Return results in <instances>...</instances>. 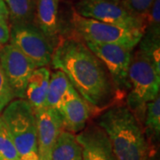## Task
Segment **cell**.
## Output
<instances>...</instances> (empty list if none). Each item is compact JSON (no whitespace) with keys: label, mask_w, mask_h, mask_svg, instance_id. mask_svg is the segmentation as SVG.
I'll use <instances>...</instances> for the list:
<instances>
[{"label":"cell","mask_w":160,"mask_h":160,"mask_svg":"<svg viewBox=\"0 0 160 160\" xmlns=\"http://www.w3.org/2000/svg\"><path fill=\"white\" fill-rule=\"evenodd\" d=\"M51 64L66 75L92 110H101L113 101L116 89L107 69L81 40L60 37Z\"/></svg>","instance_id":"6da1fadb"},{"label":"cell","mask_w":160,"mask_h":160,"mask_svg":"<svg viewBox=\"0 0 160 160\" xmlns=\"http://www.w3.org/2000/svg\"><path fill=\"white\" fill-rule=\"evenodd\" d=\"M96 124L109 138L117 160H149V143L142 123L126 106L106 109Z\"/></svg>","instance_id":"7a4b0ae2"},{"label":"cell","mask_w":160,"mask_h":160,"mask_svg":"<svg viewBox=\"0 0 160 160\" xmlns=\"http://www.w3.org/2000/svg\"><path fill=\"white\" fill-rule=\"evenodd\" d=\"M126 90L127 108L140 122L143 121L146 105L159 95L160 71L139 49L132 54Z\"/></svg>","instance_id":"3957f363"},{"label":"cell","mask_w":160,"mask_h":160,"mask_svg":"<svg viewBox=\"0 0 160 160\" xmlns=\"http://www.w3.org/2000/svg\"><path fill=\"white\" fill-rule=\"evenodd\" d=\"M0 116L10 131L20 160H39L37 120L28 102L13 100Z\"/></svg>","instance_id":"277c9868"},{"label":"cell","mask_w":160,"mask_h":160,"mask_svg":"<svg viewBox=\"0 0 160 160\" xmlns=\"http://www.w3.org/2000/svg\"><path fill=\"white\" fill-rule=\"evenodd\" d=\"M70 22L76 39L84 43L117 44L134 49L143 36L142 30L126 29L78 14L73 9Z\"/></svg>","instance_id":"5b68a950"},{"label":"cell","mask_w":160,"mask_h":160,"mask_svg":"<svg viewBox=\"0 0 160 160\" xmlns=\"http://www.w3.org/2000/svg\"><path fill=\"white\" fill-rule=\"evenodd\" d=\"M9 43L30 59L37 68L51 63L54 46L34 23L12 24Z\"/></svg>","instance_id":"8992f818"},{"label":"cell","mask_w":160,"mask_h":160,"mask_svg":"<svg viewBox=\"0 0 160 160\" xmlns=\"http://www.w3.org/2000/svg\"><path fill=\"white\" fill-rule=\"evenodd\" d=\"M74 11L83 17L118 27L140 29L143 32L146 29L144 22L130 13L120 3L110 0H79Z\"/></svg>","instance_id":"52a82bcc"},{"label":"cell","mask_w":160,"mask_h":160,"mask_svg":"<svg viewBox=\"0 0 160 160\" xmlns=\"http://www.w3.org/2000/svg\"><path fill=\"white\" fill-rule=\"evenodd\" d=\"M85 44L103 63L115 89L118 92L126 90L127 76L133 49L117 44Z\"/></svg>","instance_id":"ba28073f"},{"label":"cell","mask_w":160,"mask_h":160,"mask_svg":"<svg viewBox=\"0 0 160 160\" xmlns=\"http://www.w3.org/2000/svg\"><path fill=\"white\" fill-rule=\"evenodd\" d=\"M0 66L17 99H25L35 63L10 43L0 47Z\"/></svg>","instance_id":"9c48e42d"},{"label":"cell","mask_w":160,"mask_h":160,"mask_svg":"<svg viewBox=\"0 0 160 160\" xmlns=\"http://www.w3.org/2000/svg\"><path fill=\"white\" fill-rule=\"evenodd\" d=\"M35 116L39 160H51L52 147L63 130L61 115L56 109L45 107L36 112Z\"/></svg>","instance_id":"30bf717a"},{"label":"cell","mask_w":160,"mask_h":160,"mask_svg":"<svg viewBox=\"0 0 160 160\" xmlns=\"http://www.w3.org/2000/svg\"><path fill=\"white\" fill-rule=\"evenodd\" d=\"M58 112L62 120L63 130L76 134L85 129L92 109L74 87L70 86Z\"/></svg>","instance_id":"8fae6325"},{"label":"cell","mask_w":160,"mask_h":160,"mask_svg":"<svg viewBox=\"0 0 160 160\" xmlns=\"http://www.w3.org/2000/svg\"><path fill=\"white\" fill-rule=\"evenodd\" d=\"M82 148V160H117L105 132L97 124H90L76 134Z\"/></svg>","instance_id":"7c38bea8"},{"label":"cell","mask_w":160,"mask_h":160,"mask_svg":"<svg viewBox=\"0 0 160 160\" xmlns=\"http://www.w3.org/2000/svg\"><path fill=\"white\" fill-rule=\"evenodd\" d=\"M33 23L53 46L60 38L59 0H35Z\"/></svg>","instance_id":"4fadbf2b"},{"label":"cell","mask_w":160,"mask_h":160,"mask_svg":"<svg viewBox=\"0 0 160 160\" xmlns=\"http://www.w3.org/2000/svg\"><path fill=\"white\" fill-rule=\"evenodd\" d=\"M50 76L51 72L47 67H40L35 69L29 78L25 100L28 102L34 113L46 107Z\"/></svg>","instance_id":"5bb4252c"},{"label":"cell","mask_w":160,"mask_h":160,"mask_svg":"<svg viewBox=\"0 0 160 160\" xmlns=\"http://www.w3.org/2000/svg\"><path fill=\"white\" fill-rule=\"evenodd\" d=\"M51 160H82V148L75 133L61 132L52 149Z\"/></svg>","instance_id":"9a60e30c"},{"label":"cell","mask_w":160,"mask_h":160,"mask_svg":"<svg viewBox=\"0 0 160 160\" xmlns=\"http://www.w3.org/2000/svg\"><path fill=\"white\" fill-rule=\"evenodd\" d=\"M70 86L68 78L61 70L52 73L46 94V107L58 110Z\"/></svg>","instance_id":"2e32d148"},{"label":"cell","mask_w":160,"mask_h":160,"mask_svg":"<svg viewBox=\"0 0 160 160\" xmlns=\"http://www.w3.org/2000/svg\"><path fill=\"white\" fill-rule=\"evenodd\" d=\"M9 12V20L14 23H33L35 0H4Z\"/></svg>","instance_id":"e0dca14e"},{"label":"cell","mask_w":160,"mask_h":160,"mask_svg":"<svg viewBox=\"0 0 160 160\" xmlns=\"http://www.w3.org/2000/svg\"><path fill=\"white\" fill-rule=\"evenodd\" d=\"M144 125L148 133L158 137L160 133V97L159 95L146 105ZM148 134V135H149Z\"/></svg>","instance_id":"ac0fdd59"},{"label":"cell","mask_w":160,"mask_h":160,"mask_svg":"<svg viewBox=\"0 0 160 160\" xmlns=\"http://www.w3.org/2000/svg\"><path fill=\"white\" fill-rule=\"evenodd\" d=\"M0 160H20L10 131L0 116Z\"/></svg>","instance_id":"d6986e66"},{"label":"cell","mask_w":160,"mask_h":160,"mask_svg":"<svg viewBox=\"0 0 160 160\" xmlns=\"http://www.w3.org/2000/svg\"><path fill=\"white\" fill-rule=\"evenodd\" d=\"M155 0H122L120 3L127 11L147 24V16Z\"/></svg>","instance_id":"ffe728a7"},{"label":"cell","mask_w":160,"mask_h":160,"mask_svg":"<svg viewBox=\"0 0 160 160\" xmlns=\"http://www.w3.org/2000/svg\"><path fill=\"white\" fill-rule=\"evenodd\" d=\"M15 99L16 97L14 95V92L9 85L0 66V115L4 111V109Z\"/></svg>","instance_id":"44dd1931"},{"label":"cell","mask_w":160,"mask_h":160,"mask_svg":"<svg viewBox=\"0 0 160 160\" xmlns=\"http://www.w3.org/2000/svg\"><path fill=\"white\" fill-rule=\"evenodd\" d=\"M10 39V26L8 22L0 21V47L9 43Z\"/></svg>","instance_id":"7402d4cb"},{"label":"cell","mask_w":160,"mask_h":160,"mask_svg":"<svg viewBox=\"0 0 160 160\" xmlns=\"http://www.w3.org/2000/svg\"><path fill=\"white\" fill-rule=\"evenodd\" d=\"M9 20V12L6 7L4 0H0V21H6L8 22Z\"/></svg>","instance_id":"603a6c76"},{"label":"cell","mask_w":160,"mask_h":160,"mask_svg":"<svg viewBox=\"0 0 160 160\" xmlns=\"http://www.w3.org/2000/svg\"><path fill=\"white\" fill-rule=\"evenodd\" d=\"M110 1H113V2H116V3H121L122 0H110Z\"/></svg>","instance_id":"cb8c5ba5"}]
</instances>
